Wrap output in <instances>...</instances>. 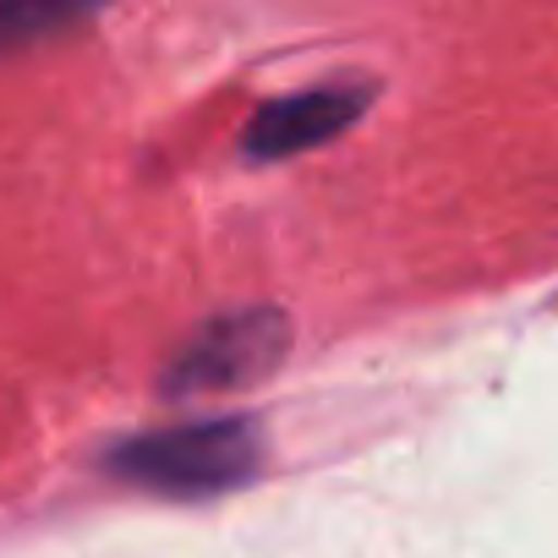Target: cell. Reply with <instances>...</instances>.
Instances as JSON below:
<instances>
[{
	"mask_svg": "<svg viewBox=\"0 0 558 558\" xmlns=\"http://www.w3.org/2000/svg\"><path fill=\"white\" fill-rule=\"evenodd\" d=\"M263 465V433L246 416H214L192 427L137 433L105 454V471L159 498H208L252 482Z\"/></svg>",
	"mask_w": 558,
	"mask_h": 558,
	"instance_id": "cell-1",
	"label": "cell"
},
{
	"mask_svg": "<svg viewBox=\"0 0 558 558\" xmlns=\"http://www.w3.org/2000/svg\"><path fill=\"white\" fill-rule=\"evenodd\" d=\"M279 351H286V318L274 307H235L208 318L165 367V389L175 400L186 395H208V389H241L252 378H263Z\"/></svg>",
	"mask_w": 558,
	"mask_h": 558,
	"instance_id": "cell-2",
	"label": "cell"
},
{
	"mask_svg": "<svg viewBox=\"0 0 558 558\" xmlns=\"http://www.w3.org/2000/svg\"><path fill=\"white\" fill-rule=\"evenodd\" d=\"M367 99H373L367 83H318L286 99H268L246 126V159H286V154L318 148L340 137L367 110Z\"/></svg>",
	"mask_w": 558,
	"mask_h": 558,
	"instance_id": "cell-3",
	"label": "cell"
},
{
	"mask_svg": "<svg viewBox=\"0 0 558 558\" xmlns=\"http://www.w3.org/2000/svg\"><path fill=\"white\" fill-rule=\"evenodd\" d=\"M77 23H83V12H72V7H0V50L45 45L50 34H66Z\"/></svg>",
	"mask_w": 558,
	"mask_h": 558,
	"instance_id": "cell-4",
	"label": "cell"
}]
</instances>
